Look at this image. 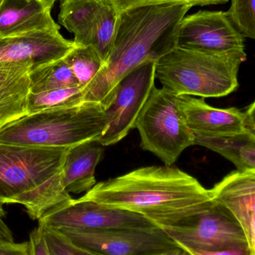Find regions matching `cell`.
Listing matches in <instances>:
<instances>
[{"label": "cell", "instance_id": "1", "mask_svg": "<svg viewBox=\"0 0 255 255\" xmlns=\"http://www.w3.org/2000/svg\"><path fill=\"white\" fill-rule=\"evenodd\" d=\"M80 199L140 214L163 230L177 227L214 202L211 190L197 179L166 165L101 181Z\"/></svg>", "mask_w": 255, "mask_h": 255}, {"label": "cell", "instance_id": "2", "mask_svg": "<svg viewBox=\"0 0 255 255\" xmlns=\"http://www.w3.org/2000/svg\"><path fill=\"white\" fill-rule=\"evenodd\" d=\"M190 8L181 4L150 5L118 13L109 58L87 86L85 102L104 103L126 75L176 47L178 26Z\"/></svg>", "mask_w": 255, "mask_h": 255}, {"label": "cell", "instance_id": "3", "mask_svg": "<svg viewBox=\"0 0 255 255\" xmlns=\"http://www.w3.org/2000/svg\"><path fill=\"white\" fill-rule=\"evenodd\" d=\"M69 148L0 143V204H19L39 220L71 199L62 181Z\"/></svg>", "mask_w": 255, "mask_h": 255}, {"label": "cell", "instance_id": "4", "mask_svg": "<svg viewBox=\"0 0 255 255\" xmlns=\"http://www.w3.org/2000/svg\"><path fill=\"white\" fill-rule=\"evenodd\" d=\"M105 128L103 103L85 102L73 107L25 115L0 128V143L71 148L98 140Z\"/></svg>", "mask_w": 255, "mask_h": 255}, {"label": "cell", "instance_id": "5", "mask_svg": "<svg viewBox=\"0 0 255 255\" xmlns=\"http://www.w3.org/2000/svg\"><path fill=\"white\" fill-rule=\"evenodd\" d=\"M246 60L175 47L156 61L155 78L176 95L217 98L236 91L240 67Z\"/></svg>", "mask_w": 255, "mask_h": 255}, {"label": "cell", "instance_id": "6", "mask_svg": "<svg viewBox=\"0 0 255 255\" xmlns=\"http://www.w3.org/2000/svg\"><path fill=\"white\" fill-rule=\"evenodd\" d=\"M176 97L166 88L154 87L135 125L141 148L169 166L186 148L195 145L194 133L180 112Z\"/></svg>", "mask_w": 255, "mask_h": 255}, {"label": "cell", "instance_id": "7", "mask_svg": "<svg viewBox=\"0 0 255 255\" xmlns=\"http://www.w3.org/2000/svg\"><path fill=\"white\" fill-rule=\"evenodd\" d=\"M155 63L145 61L126 75L103 103L106 128L98 139L103 146L118 143L135 128L138 117L155 87Z\"/></svg>", "mask_w": 255, "mask_h": 255}, {"label": "cell", "instance_id": "8", "mask_svg": "<svg viewBox=\"0 0 255 255\" xmlns=\"http://www.w3.org/2000/svg\"><path fill=\"white\" fill-rule=\"evenodd\" d=\"M40 226L61 231H106L114 229H158L146 217L93 201L71 199L48 211L40 220Z\"/></svg>", "mask_w": 255, "mask_h": 255}, {"label": "cell", "instance_id": "9", "mask_svg": "<svg viewBox=\"0 0 255 255\" xmlns=\"http://www.w3.org/2000/svg\"><path fill=\"white\" fill-rule=\"evenodd\" d=\"M118 14L109 0H61L58 22L74 34L76 46H92L106 63Z\"/></svg>", "mask_w": 255, "mask_h": 255}, {"label": "cell", "instance_id": "10", "mask_svg": "<svg viewBox=\"0 0 255 255\" xmlns=\"http://www.w3.org/2000/svg\"><path fill=\"white\" fill-rule=\"evenodd\" d=\"M176 47L210 55L247 58L244 37L222 10H199L186 15L178 26Z\"/></svg>", "mask_w": 255, "mask_h": 255}, {"label": "cell", "instance_id": "11", "mask_svg": "<svg viewBox=\"0 0 255 255\" xmlns=\"http://www.w3.org/2000/svg\"><path fill=\"white\" fill-rule=\"evenodd\" d=\"M164 231L186 250L217 251L247 244L238 222L215 201L208 209Z\"/></svg>", "mask_w": 255, "mask_h": 255}, {"label": "cell", "instance_id": "12", "mask_svg": "<svg viewBox=\"0 0 255 255\" xmlns=\"http://www.w3.org/2000/svg\"><path fill=\"white\" fill-rule=\"evenodd\" d=\"M73 244L101 255H160L179 246L163 229L61 230Z\"/></svg>", "mask_w": 255, "mask_h": 255}, {"label": "cell", "instance_id": "13", "mask_svg": "<svg viewBox=\"0 0 255 255\" xmlns=\"http://www.w3.org/2000/svg\"><path fill=\"white\" fill-rule=\"evenodd\" d=\"M76 46L60 30L0 37V63L31 61L34 69L64 58Z\"/></svg>", "mask_w": 255, "mask_h": 255}, {"label": "cell", "instance_id": "14", "mask_svg": "<svg viewBox=\"0 0 255 255\" xmlns=\"http://www.w3.org/2000/svg\"><path fill=\"white\" fill-rule=\"evenodd\" d=\"M213 199L241 226L251 255H255V173L237 170L211 189Z\"/></svg>", "mask_w": 255, "mask_h": 255}, {"label": "cell", "instance_id": "15", "mask_svg": "<svg viewBox=\"0 0 255 255\" xmlns=\"http://www.w3.org/2000/svg\"><path fill=\"white\" fill-rule=\"evenodd\" d=\"M180 112L193 133L214 137L238 134L246 130L245 115L236 108L217 109L204 98L177 95Z\"/></svg>", "mask_w": 255, "mask_h": 255}, {"label": "cell", "instance_id": "16", "mask_svg": "<svg viewBox=\"0 0 255 255\" xmlns=\"http://www.w3.org/2000/svg\"><path fill=\"white\" fill-rule=\"evenodd\" d=\"M31 61L0 63V128L27 115Z\"/></svg>", "mask_w": 255, "mask_h": 255}, {"label": "cell", "instance_id": "17", "mask_svg": "<svg viewBox=\"0 0 255 255\" xmlns=\"http://www.w3.org/2000/svg\"><path fill=\"white\" fill-rule=\"evenodd\" d=\"M53 5L37 0H4L0 7V37L60 30L51 14Z\"/></svg>", "mask_w": 255, "mask_h": 255}, {"label": "cell", "instance_id": "18", "mask_svg": "<svg viewBox=\"0 0 255 255\" xmlns=\"http://www.w3.org/2000/svg\"><path fill=\"white\" fill-rule=\"evenodd\" d=\"M103 147L98 140H91L69 148L62 174L63 184L69 193L88 192L97 184L94 175Z\"/></svg>", "mask_w": 255, "mask_h": 255}, {"label": "cell", "instance_id": "19", "mask_svg": "<svg viewBox=\"0 0 255 255\" xmlns=\"http://www.w3.org/2000/svg\"><path fill=\"white\" fill-rule=\"evenodd\" d=\"M195 135V145L206 147L234 163L238 170L255 173V134L244 131L225 137Z\"/></svg>", "mask_w": 255, "mask_h": 255}, {"label": "cell", "instance_id": "20", "mask_svg": "<svg viewBox=\"0 0 255 255\" xmlns=\"http://www.w3.org/2000/svg\"><path fill=\"white\" fill-rule=\"evenodd\" d=\"M78 86L80 85L64 58L34 69L30 73L32 94Z\"/></svg>", "mask_w": 255, "mask_h": 255}, {"label": "cell", "instance_id": "21", "mask_svg": "<svg viewBox=\"0 0 255 255\" xmlns=\"http://www.w3.org/2000/svg\"><path fill=\"white\" fill-rule=\"evenodd\" d=\"M87 87L61 88L40 94L30 93L27 115L43 111L66 109L85 103Z\"/></svg>", "mask_w": 255, "mask_h": 255}, {"label": "cell", "instance_id": "22", "mask_svg": "<svg viewBox=\"0 0 255 255\" xmlns=\"http://www.w3.org/2000/svg\"><path fill=\"white\" fill-rule=\"evenodd\" d=\"M64 58L82 87L94 81L104 64L97 51L90 46H76Z\"/></svg>", "mask_w": 255, "mask_h": 255}, {"label": "cell", "instance_id": "23", "mask_svg": "<svg viewBox=\"0 0 255 255\" xmlns=\"http://www.w3.org/2000/svg\"><path fill=\"white\" fill-rule=\"evenodd\" d=\"M226 12L232 25L245 38L255 40V0H230Z\"/></svg>", "mask_w": 255, "mask_h": 255}, {"label": "cell", "instance_id": "24", "mask_svg": "<svg viewBox=\"0 0 255 255\" xmlns=\"http://www.w3.org/2000/svg\"><path fill=\"white\" fill-rule=\"evenodd\" d=\"M49 255H101L73 244L62 232L40 226Z\"/></svg>", "mask_w": 255, "mask_h": 255}, {"label": "cell", "instance_id": "25", "mask_svg": "<svg viewBox=\"0 0 255 255\" xmlns=\"http://www.w3.org/2000/svg\"><path fill=\"white\" fill-rule=\"evenodd\" d=\"M116 10L117 13L125 11L136 7L150 5H181L194 6L213 5L226 4L230 0H109Z\"/></svg>", "mask_w": 255, "mask_h": 255}, {"label": "cell", "instance_id": "26", "mask_svg": "<svg viewBox=\"0 0 255 255\" xmlns=\"http://www.w3.org/2000/svg\"><path fill=\"white\" fill-rule=\"evenodd\" d=\"M28 243L30 255H49L43 233L39 226L30 234Z\"/></svg>", "mask_w": 255, "mask_h": 255}, {"label": "cell", "instance_id": "27", "mask_svg": "<svg viewBox=\"0 0 255 255\" xmlns=\"http://www.w3.org/2000/svg\"><path fill=\"white\" fill-rule=\"evenodd\" d=\"M0 255H30L28 243L16 244L0 239Z\"/></svg>", "mask_w": 255, "mask_h": 255}, {"label": "cell", "instance_id": "28", "mask_svg": "<svg viewBox=\"0 0 255 255\" xmlns=\"http://www.w3.org/2000/svg\"><path fill=\"white\" fill-rule=\"evenodd\" d=\"M186 251L188 252L191 255H251L247 244L233 247V248L226 249V250H217V251L204 252L194 251V250H186Z\"/></svg>", "mask_w": 255, "mask_h": 255}, {"label": "cell", "instance_id": "29", "mask_svg": "<svg viewBox=\"0 0 255 255\" xmlns=\"http://www.w3.org/2000/svg\"><path fill=\"white\" fill-rule=\"evenodd\" d=\"M4 216H5V211L3 208V205L0 204V239L9 241V242H14L13 234L4 221Z\"/></svg>", "mask_w": 255, "mask_h": 255}, {"label": "cell", "instance_id": "30", "mask_svg": "<svg viewBox=\"0 0 255 255\" xmlns=\"http://www.w3.org/2000/svg\"><path fill=\"white\" fill-rule=\"evenodd\" d=\"M246 128L255 134V101L245 112Z\"/></svg>", "mask_w": 255, "mask_h": 255}, {"label": "cell", "instance_id": "31", "mask_svg": "<svg viewBox=\"0 0 255 255\" xmlns=\"http://www.w3.org/2000/svg\"><path fill=\"white\" fill-rule=\"evenodd\" d=\"M160 255H191L188 252L186 251L184 249L181 247H178V248L173 249V250H169L166 253H163Z\"/></svg>", "mask_w": 255, "mask_h": 255}, {"label": "cell", "instance_id": "32", "mask_svg": "<svg viewBox=\"0 0 255 255\" xmlns=\"http://www.w3.org/2000/svg\"><path fill=\"white\" fill-rule=\"evenodd\" d=\"M37 1H43V2L52 3V4H55V2L57 1V0H37Z\"/></svg>", "mask_w": 255, "mask_h": 255}, {"label": "cell", "instance_id": "33", "mask_svg": "<svg viewBox=\"0 0 255 255\" xmlns=\"http://www.w3.org/2000/svg\"><path fill=\"white\" fill-rule=\"evenodd\" d=\"M4 0H0V7H1V4L4 2Z\"/></svg>", "mask_w": 255, "mask_h": 255}]
</instances>
